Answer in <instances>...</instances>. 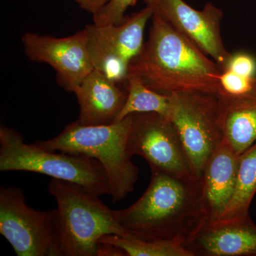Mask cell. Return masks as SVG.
Returning a JSON list of instances; mask_svg holds the SVG:
<instances>
[{"instance_id":"obj_1","label":"cell","mask_w":256,"mask_h":256,"mask_svg":"<svg viewBox=\"0 0 256 256\" xmlns=\"http://www.w3.org/2000/svg\"><path fill=\"white\" fill-rule=\"evenodd\" d=\"M208 56L164 18L153 14L148 41L130 62L127 76L136 77L160 94L220 95L223 70Z\"/></svg>"},{"instance_id":"obj_2","label":"cell","mask_w":256,"mask_h":256,"mask_svg":"<svg viewBox=\"0 0 256 256\" xmlns=\"http://www.w3.org/2000/svg\"><path fill=\"white\" fill-rule=\"evenodd\" d=\"M116 214L130 236L148 242L184 244L206 224L200 180H183L158 171H152L142 196Z\"/></svg>"},{"instance_id":"obj_3","label":"cell","mask_w":256,"mask_h":256,"mask_svg":"<svg viewBox=\"0 0 256 256\" xmlns=\"http://www.w3.org/2000/svg\"><path fill=\"white\" fill-rule=\"evenodd\" d=\"M48 192L56 201L54 240L56 256H97V247L108 235L130 236L112 210L80 185L52 178Z\"/></svg>"},{"instance_id":"obj_4","label":"cell","mask_w":256,"mask_h":256,"mask_svg":"<svg viewBox=\"0 0 256 256\" xmlns=\"http://www.w3.org/2000/svg\"><path fill=\"white\" fill-rule=\"evenodd\" d=\"M131 124L132 114L102 126H86L77 120L55 138L34 144L47 150L78 153L97 160L107 174L110 196L116 203L134 190L139 176V168L132 162L128 149Z\"/></svg>"},{"instance_id":"obj_5","label":"cell","mask_w":256,"mask_h":256,"mask_svg":"<svg viewBox=\"0 0 256 256\" xmlns=\"http://www.w3.org/2000/svg\"><path fill=\"white\" fill-rule=\"evenodd\" d=\"M0 171L47 175L80 185L97 196L110 194L107 174L97 160L28 144L20 132L5 126L0 128Z\"/></svg>"},{"instance_id":"obj_6","label":"cell","mask_w":256,"mask_h":256,"mask_svg":"<svg viewBox=\"0 0 256 256\" xmlns=\"http://www.w3.org/2000/svg\"><path fill=\"white\" fill-rule=\"evenodd\" d=\"M172 95L169 120L178 131L192 174L200 180L210 156L224 140L220 98L217 94L196 92Z\"/></svg>"},{"instance_id":"obj_7","label":"cell","mask_w":256,"mask_h":256,"mask_svg":"<svg viewBox=\"0 0 256 256\" xmlns=\"http://www.w3.org/2000/svg\"><path fill=\"white\" fill-rule=\"evenodd\" d=\"M152 16V10L146 6L118 24L86 25L87 48L94 68L118 84L126 82L130 62L142 50L144 28Z\"/></svg>"},{"instance_id":"obj_8","label":"cell","mask_w":256,"mask_h":256,"mask_svg":"<svg viewBox=\"0 0 256 256\" xmlns=\"http://www.w3.org/2000/svg\"><path fill=\"white\" fill-rule=\"evenodd\" d=\"M0 234L18 256H56L54 210L28 206L20 188H0Z\"/></svg>"},{"instance_id":"obj_9","label":"cell","mask_w":256,"mask_h":256,"mask_svg":"<svg viewBox=\"0 0 256 256\" xmlns=\"http://www.w3.org/2000/svg\"><path fill=\"white\" fill-rule=\"evenodd\" d=\"M132 114L128 138L131 156H142L151 171L162 172L186 180L194 176L182 143L170 120L154 112Z\"/></svg>"},{"instance_id":"obj_10","label":"cell","mask_w":256,"mask_h":256,"mask_svg":"<svg viewBox=\"0 0 256 256\" xmlns=\"http://www.w3.org/2000/svg\"><path fill=\"white\" fill-rule=\"evenodd\" d=\"M144 2L153 14L164 18L225 70L232 54L222 36V10L208 2L203 10H196L184 0H144Z\"/></svg>"},{"instance_id":"obj_11","label":"cell","mask_w":256,"mask_h":256,"mask_svg":"<svg viewBox=\"0 0 256 256\" xmlns=\"http://www.w3.org/2000/svg\"><path fill=\"white\" fill-rule=\"evenodd\" d=\"M22 42L28 60L52 66L56 70L60 85L69 92H74L94 69L85 28L62 38L28 32L22 37Z\"/></svg>"},{"instance_id":"obj_12","label":"cell","mask_w":256,"mask_h":256,"mask_svg":"<svg viewBox=\"0 0 256 256\" xmlns=\"http://www.w3.org/2000/svg\"><path fill=\"white\" fill-rule=\"evenodd\" d=\"M184 246L194 256H256V225L250 216L206 224Z\"/></svg>"},{"instance_id":"obj_13","label":"cell","mask_w":256,"mask_h":256,"mask_svg":"<svg viewBox=\"0 0 256 256\" xmlns=\"http://www.w3.org/2000/svg\"><path fill=\"white\" fill-rule=\"evenodd\" d=\"M239 156L224 139L205 166L200 181L206 224L218 220L233 196Z\"/></svg>"},{"instance_id":"obj_14","label":"cell","mask_w":256,"mask_h":256,"mask_svg":"<svg viewBox=\"0 0 256 256\" xmlns=\"http://www.w3.org/2000/svg\"><path fill=\"white\" fill-rule=\"evenodd\" d=\"M80 114L78 120L86 126H102L116 122L126 104L128 90L94 69L74 90Z\"/></svg>"},{"instance_id":"obj_15","label":"cell","mask_w":256,"mask_h":256,"mask_svg":"<svg viewBox=\"0 0 256 256\" xmlns=\"http://www.w3.org/2000/svg\"><path fill=\"white\" fill-rule=\"evenodd\" d=\"M218 96L224 139L240 156L256 142V99Z\"/></svg>"},{"instance_id":"obj_16","label":"cell","mask_w":256,"mask_h":256,"mask_svg":"<svg viewBox=\"0 0 256 256\" xmlns=\"http://www.w3.org/2000/svg\"><path fill=\"white\" fill-rule=\"evenodd\" d=\"M256 193V142L239 156L233 196L215 223H230L249 216V208Z\"/></svg>"},{"instance_id":"obj_17","label":"cell","mask_w":256,"mask_h":256,"mask_svg":"<svg viewBox=\"0 0 256 256\" xmlns=\"http://www.w3.org/2000/svg\"><path fill=\"white\" fill-rule=\"evenodd\" d=\"M126 88L128 98L116 122L134 114L154 112L170 119L172 107V95L160 94L146 86L134 76H127Z\"/></svg>"},{"instance_id":"obj_18","label":"cell","mask_w":256,"mask_h":256,"mask_svg":"<svg viewBox=\"0 0 256 256\" xmlns=\"http://www.w3.org/2000/svg\"><path fill=\"white\" fill-rule=\"evenodd\" d=\"M99 244L116 246L124 250L126 256H194L184 244L173 240L148 242L131 236L108 235Z\"/></svg>"},{"instance_id":"obj_19","label":"cell","mask_w":256,"mask_h":256,"mask_svg":"<svg viewBox=\"0 0 256 256\" xmlns=\"http://www.w3.org/2000/svg\"><path fill=\"white\" fill-rule=\"evenodd\" d=\"M218 96L237 99H256V76H244L230 70H223L220 76Z\"/></svg>"},{"instance_id":"obj_20","label":"cell","mask_w":256,"mask_h":256,"mask_svg":"<svg viewBox=\"0 0 256 256\" xmlns=\"http://www.w3.org/2000/svg\"><path fill=\"white\" fill-rule=\"evenodd\" d=\"M138 0H110L97 12L92 14V20L96 24L122 23L126 20V11L134 6Z\"/></svg>"},{"instance_id":"obj_21","label":"cell","mask_w":256,"mask_h":256,"mask_svg":"<svg viewBox=\"0 0 256 256\" xmlns=\"http://www.w3.org/2000/svg\"><path fill=\"white\" fill-rule=\"evenodd\" d=\"M225 70L244 76H256V60L249 54H232Z\"/></svg>"},{"instance_id":"obj_22","label":"cell","mask_w":256,"mask_h":256,"mask_svg":"<svg viewBox=\"0 0 256 256\" xmlns=\"http://www.w3.org/2000/svg\"><path fill=\"white\" fill-rule=\"evenodd\" d=\"M82 9L94 14L110 0H74Z\"/></svg>"},{"instance_id":"obj_23","label":"cell","mask_w":256,"mask_h":256,"mask_svg":"<svg viewBox=\"0 0 256 256\" xmlns=\"http://www.w3.org/2000/svg\"><path fill=\"white\" fill-rule=\"evenodd\" d=\"M96 254L97 256H126L122 249L108 244H99Z\"/></svg>"}]
</instances>
